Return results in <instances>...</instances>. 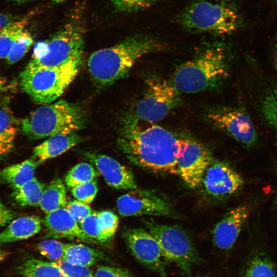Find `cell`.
<instances>
[{"label":"cell","mask_w":277,"mask_h":277,"mask_svg":"<svg viewBox=\"0 0 277 277\" xmlns=\"http://www.w3.org/2000/svg\"><path fill=\"white\" fill-rule=\"evenodd\" d=\"M82 138L75 133L52 135L33 150L32 157L38 164L58 156L79 144Z\"/></svg>","instance_id":"ac0fdd59"},{"label":"cell","mask_w":277,"mask_h":277,"mask_svg":"<svg viewBox=\"0 0 277 277\" xmlns=\"http://www.w3.org/2000/svg\"><path fill=\"white\" fill-rule=\"evenodd\" d=\"M67 203L65 185L61 179L55 178L45 187L39 206L47 214L65 207Z\"/></svg>","instance_id":"603a6c76"},{"label":"cell","mask_w":277,"mask_h":277,"mask_svg":"<svg viewBox=\"0 0 277 277\" xmlns=\"http://www.w3.org/2000/svg\"><path fill=\"white\" fill-rule=\"evenodd\" d=\"M126 244L134 258L141 264L166 277L165 259L155 237L143 228H129L122 234Z\"/></svg>","instance_id":"8fae6325"},{"label":"cell","mask_w":277,"mask_h":277,"mask_svg":"<svg viewBox=\"0 0 277 277\" xmlns=\"http://www.w3.org/2000/svg\"><path fill=\"white\" fill-rule=\"evenodd\" d=\"M84 40L80 27L68 24L51 37L37 43L26 67H59L82 60Z\"/></svg>","instance_id":"52a82bcc"},{"label":"cell","mask_w":277,"mask_h":277,"mask_svg":"<svg viewBox=\"0 0 277 277\" xmlns=\"http://www.w3.org/2000/svg\"><path fill=\"white\" fill-rule=\"evenodd\" d=\"M67 0H52V2L54 4H58L64 3Z\"/></svg>","instance_id":"bcb514c9"},{"label":"cell","mask_w":277,"mask_h":277,"mask_svg":"<svg viewBox=\"0 0 277 277\" xmlns=\"http://www.w3.org/2000/svg\"><path fill=\"white\" fill-rule=\"evenodd\" d=\"M14 272L24 277H67L56 263L33 258L16 266Z\"/></svg>","instance_id":"ffe728a7"},{"label":"cell","mask_w":277,"mask_h":277,"mask_svg":"<svg viewBox=\"0 0 277 277\" xmlns=\"http://www.w3.org/2000/svg\"><path fill=\"white\" fill-rule=\"evenodd\" d=\"M5 94H0V106L7 105L9 102V97L5 95Z\"/></svg>","instance_id":"ee69618b"},{"label":"cell","mask_w":277,"mask_h":277,"mask_svg":"<svg viewBox=\"0 0 277 277\" xmlns=\"http://www.w3.org/2000/svg\"><path fill=\"white\" fill-rule=\"evenodd\" d=\"M275 202H276V203L277 204V193H276V195L275 196Z\"/></svg>","instance_id":"7dc6e473"},{"label":"cell","mask_w":277,"mask_h":277,"mask_svg":"<svg viewBox=\"0 0 277 277\" xmlns=\"http://www.w3.org/2000/svg\"><path fill=\"white\" fill-rule=\"evenodd\" d=\"M85 115L82 108L64 100L42 106L22 120L23 134L31 140L57 134L75 133L84 127Z\"/></svg>","instance_id":"277c9868"},{"label":"cell","mask_w":277,"mask_h":277,"mask_svg":"<svg viewBox=\"0 0 277 277\" xmlns=\"http://www.w3.org/2000/svg\"><path fill=\"white\" fill-rule=\"evenodd\" d=\"M159 0H111L114 7L124 13L135 12L150 7Z\"/></svg>","instance_id":"836d02e7"},{"label":"cell","mask_w":277,"mask_h":277,"mask_svg":"<svg viewBox=\"0 0 277 277\" xmlns=\"http://www.w3.org/2000/svg\"><path fill=\"white\" fill-rule=\"evenodd\" d=\"M249 214L250 209L246 205L229 210L213 229L212 237L215 245L222 250L231 249Z\"/></svg>","instance_id":"2e32d148"},{"label":"cell","mask_w":277,"mask_h":277,"mask_svg":"<svg viewBox=\"0 0 277 277\" xmlns=\"http://www.w3.org/2000/svg\"><path fill=\"white\" fill-rule=\"evenodd\" d=\"M45 186L36 177L14 188L12 196L15 202L23 207L39 205Z\"/></svg>","instance_id":"d4e9b609"},{"label":"cell","mask_w":277,"mask_h":277,"mask_svg":"<svg viewBox=\"0 0 277 277\" xmlns=\"http://www.w3.org/2000/svg\"><path fill=\"white\" fill-rule=\"evenodd\" d=\"M56 263L67 277H94L87 266L72 263L64 259Z\"/></svg>","instance_id":"d590c367"},{"label":"cell","mask_w":277,"mask_h":277,"mask_svg":"<svg viewBox=\"0 0 277 277\" xmlns=\"http://www.w3.org/2000/svg\"><path fill=\"white\" fill-rule=\"evenodd\" d=\"M164 48L163 43L152 37L130 36L93 52L88 61V70L96 84L108 86L125 76L138 59Z\"/></svg>","instance_id":"7a4b0ae2"},{"label":"cell","mask_w":277,"mask_h":277,"mask_svg":"<svg viewBox=\"0 0 277 277\" xmlns=\"http://www.w3.org/2000/svg\"><path fill=\"white\" fill-rule=\"evenodd\" d=\"M15 217V213L8 208L0 200V227L9 224Z\"/></svg>","instance_id":"f35d334b"},{"label":"cell","mask_w":277,"mask_h":277,"mask_svg":"<svg viewBox=\"0 0 277 277\" xmlns=\"http://www.w3.org/2000/svg\"><path fill=\"white\" fill-rule=\"evenodd\" d=\"M99 175L98 172L90 164L78 163L73 167L66 175V185L72 188L78 185L91 181Z\"/></svg>","instance_id":"83f0119b"},{"label":"cell","mask_w":277,"mask_h":277,"mask_svg":"<svg viewBox=\"0 0 277 277\" xmlns=\"http://www.w3.org/2000/svg\"><path fill=\"white\" fill-rule=\"evenodd\" d=\"M244 277H277V275L272 261L260 253L250 260Z\"/></svg>","instance_id":"4316f807"},{"label":"cell","mask_w":277,"mask_h":277,"mask_svg":"<svg viewBox=\"0 0 277 277\" xmlns=\"http://www.w3.org/2000/svg\"><path fill=\"white\" fill-rule=\"evenodd\" d=\"M43 224L48 236L76 239L93 243L83 232L79 223L65 207L47 213Z\"/></svg>","instance_id":"e0dca14e"},{"label":"cell","mask_w":277,"mask_h":277,"mask_svg":"<svg viewBox=\"0 0 277 277\" xmlns=\"http://www.w3.org/2000/svg\"><path fill=\"white\" fill-rule=\"evenodd\" d=\"M38 164L32 159L7 166L0 170V181L13 189L20 187L34 177Z\"/></svg>","instance_id":"44dd1931"},{"label":"cell","mask_w":277,"mask_h":277,"mask_svg":"<svg viewBox=\"0 0 277 277\" xmlns=\"http://www.w3.org/2000/svg\"><path fill=\"white\" fill-rule=\"evenodd\" d=\"M98 191L96 181L93 180L71 188L73 196L77 200L86 204L91 203L95 197Z\"/></svg>","instance_id":"d6a6232c"},{"label":"cell","mask_w":277,"mask_h":277,"mask_svg":"<svg viewBox=\"0 0 277 277\" xmlns=\"http://www.w3.org/2000/svg\"><path fill=\"white\" fill-rule=\"evenodd\" d=\"M65 207L79 224L94 211L88 204L77 200L67 202Z\"/></svg>","instance_id":"8d00e7d4"},{"label":"cell","mask_w":277,"mask_h":277,"mask_svg":"<svg viewBox=\"0 0 277 277\" xmlns=\"http://www.w3.org/2000/svg\"><path fill=\"white\" fill-rule=\"evenodd\" d=\"M97 214L104 233L108 241L114 235L118 226L117 216L108 210L97 211Z\"/></svg>","instance_id":"e575fe53"},{"label":"cell","mask_w":277,"mask_h":277,"mask_svg":"<svg viewBox=\"0 0 277 277\" xmlns=\"http://www.w3.org/2000/svg\"><path fill=\"white\" fill-rule=\"evenodd\" d=\"M213 161L208 150L197 141L180 138L176 157L178 175L191 188L201 185L203 175Z\"/></svg>","instance_id":"30bf717a"},{"label":"cell","mask_w":277,"mask_h":277,"mask_svg":"<svg viewBox=\"0 0 277 277\" xmlns=\"http://www.w3.org/2000/svg\"><path fill=\"white\" fill-rule=\"evenodd\" d=\"M180 138L156 125L142 127L132 120L124 127L119 148L134 165L153 172L178 175Z\"/></svg>","instance_id":"6da1fadb"},{"label":"cell","mask_w":277,"mask_h":277,"mask_svg":"<svg viewBox=\"0 0 277 277\" xmlns=\"http://www.w3.org/2000/svg\"><path fill=\"white\" fill-rule=\"evenodd\" d=\"M261 109L266 121L277 131V88L265 95Z\"/></svg>","instance_id":"1f68e13d"},{"label":"cell","mask_w":277,"mask_h":277,"mask_svg":"<svg viewBox=\"0 0 277 277\" xmlns=\"http://www.w3.org/2000/svg\"><path fill=\"white\" fill-rule=\"evenodd\" d=\"M65 244L54 239H45L36 246L39 253L50 262L57 263L64 259Z\"/></svg>","instance_id":"4dcf8cb0"},{"label":"cell","mask_w":277,"mask_h":277,"mask_svg":"<svg viewBox=\"0 0 277 277\" xmlns=\"http://www.w3.org/2000/svg\"><path fill=\"white\" fill-rule=\"evenodd\" d=\"M82 60L59 67H26L20 74V86L38 104H50L60 97L79 72Z\"/></svg>","instance_id":"5b68a950"},{"label":"cell","mask_w":277,"mask_h":277,"mask_svg":"<svg viewBox=\"0 0 277 277\" xmlns=\"http://www.w3.org/2000/svg\"><path fill=\"white\" fill-rule=\"evenodd\" d=\"M9 255V252L0 248V263L3 262Z\"/></svg>","instance_id":"7bdbcfd3"},{"label":"cell","mask_w":277,"mask_h":277,"mask_svg":"<svg viewBox=\"0 0 277 277\" xmlns=\"http://www.w3.org/2000/svg\"><path fill=\"white\" fill-rule=\"evenodd\" d=\"M27 22L26 18H21L0 29L1 59H6L13 43L26 28Z\"/></svg>","instance_id":"484cf974"},{"label":"cell","mask_w":277,"mask_h":277,"mask_svg":"<svg viewBox=\"0 0 277 277\" xmlns=\"http://www.w3.org/2000/svg\"><path fill=\"white\" fill-rule=\"evenodd\" d=\"M94 275V277H134L125 269L104 265L96 268Z\"/></svg>","instance_id":"74e56055"},{"label":"cell","mask_w":277,"mask_h":277,"mask_svg":"<svg viewBox=\"0 0 277 277\" xmlns=\"http://www.w3.org/2000/svg\"><path fill=\"white\" fill-rule=\"evenodd\" d=\"M42 221L37 216H24L13 220L0 233V246L28 239L38 233Z\"/></svg>","instance_id":"d6986e66"},{"label":"cell","mask_w":277,"mask_h":277,"mask_svg":"<svg viewBox=\"0 0 277 277\" xmlns=\"http://www.w3.org/2000/svg\"><path fill=\"white\" fill-rule=\"evenodd\" d=\"M243 184L242 176L229 164L213 160L206 169L201 183L208 194L218 199L232 195Z\"/></svg>","instance_id":"5bb4252c"},{"label":"cell","mask_w":277,"mask_h":277,"mask_svg":"<svg viewBox=\"0 0 277 277\" xmlns=\"http://www.w3.org/2000/svg\"><path fill=\"white\" fill-rule=\"evenodd\" d=\"M33 42L31 33L25 28L12 45L6 59L7 63L12 65L19 61L29 50Z\"/></svg>","instance_id":"f1b7e54d"},{"label":"cell","mask_w":277,"mask_h":277,"mask_svg":"<svg viewBox=\"0 0 277 277\" xmlns=\"http://www.w3.org/2000/svg\"><path fill=\"white\" fill-rule=\"evenodd\" d=\"M18 129V121L7 105L0 106V155L13 148Z\"/></svg>","instance_id":"7402d4cb"},{"label":"cell","mask_w":277,"mask_h":277,"mask_svg":"<svg viewBox=\"0 0 277 277\" xmlns=\"http://www.w3.org/2000/svg\"><path fill=\"white\" fill-rule=\"evenodd\" d=\"M79 224L83 232L93 243H104L108 242L103 231L97 211H94L84 219Z\"/></svg>","instance_id":"f546056e"},{"label":"cell","mask_w":277,"mask_h":277,"mask_svg":"<svg viewBox=\"0 0 277 277\" xmlns=\"http://www.w3.org/2000/svg\"><path fill=\"white\" fill-rule=\"evenodd\" d=\"M228 71L225 49L212 47L181 65L171 83L179 92L197 93L216 86L227 77Z\"/></svg>","instance_id":"3957f363"},{"label":"cell","mask_w":277,"mask_h":277,"mask_svg":"<svg viewBox=\"0 0 277 277\" xmlns=\"http://www.w3.org/2000/svg\"><path fill=\"white\" fill-rule=\"evenodd\" d=\"M116 207L123 216H171L173 214L171 206L164 199L153 192L138 188L120 196Z\"/></svg>","instance_id":"4fadbf2b"},{"label":"cell","mask_w":277,"mask_h":277,"mask_svg":"<svg viewBox=\"0 0 277 277\" xmlns=\"http://www.w3.org/2000/svg\"><path fill=\"white\" fill-rule=\"evenodd\" d=\"M273 64L277 72V38L274 44L273 51Z\"/></svg>","instance_id":"b9f144b4"},{"label":"cell","mask_w":277,"mask_h":277,"mask_svg":"<svg viewBox=\"0 0 277 277\" xmlns=\"http://www.w3.org/2000/svg\"><path fill=\"white\" fill-rule=\"evenodd\" d=\"M14 87H15V85L13 82H9L0 74V94H5Z\"/></svg>","instance_id":"60d3db41"},{"label":"cell","mask_w":277,"mask_h":277,"mask_svg":"<svg viewBox=\"0 0 277 277\" xmlns=\"http://www.w3.org/2000/svg\"><path fill=\"white\" fill-rule=\"evenodd\" d=\"M145 225L157 241L165 261L174 263L184 275L190 276L192 267L201 262L194 245L186 232L175 226L146 220Z\"/></svg>","instance_id":"ba28073f"},{"label":"cell","mask_w":277,"mask_h":277,"mask_svg":"<svg viewBox=\"0 0 277 277\" xmlns=\"http://www.w3.org/2000/svg\"><path fill=\"white\" fill-rule=\"evenodd\" d=\"M180 21L185 28L216 35L235 32L240 17L228 3L218 0H197L183 11Z\"/></svg>","instance_id":"8992f818"},{"label":"cell","mask_w":277,"mask_h":277,"mask_svg":"<svg viewBox=\"0 0 277 277\" xmlns=\"http://www.w3.org/2000/svg\"><path fill=\"white\" fill-rule=\"evenodd\" d=\"M196 277H207V276H196Z\"/></svg>","instance_id":"c3c4849f"},{"label":"cell","mask_w":277,"mask_h":277,"mask_svg":"<svg viewBox=\"0 0 277 277\" xmlns=\"http://www.w3.org/2000/svg\"><path fill=\"white\" fill-rule=\"evenodd\" d=\"M208 120L245 147L254 145L258 134L250 117L237 108L220 107L207 113Z\"/></svg>","instance_id":"7c38bea8"},{"label":"cell","mask_w":277,"mask_h":277,"mask_svg":"<svg viewBox=\"0 0 277 277\" xmlns=\"http://www.w3.org/2000/svg\"><path fill=\"white\" fill-rule=\"evenodd\" d=\"M85 157L96 167L110 186L122 190L137 188L132 172L111 157L102 154L85 152Z\"/></svg>","instance_id":"9a60e30c"},{"label":"cell","mask_w":277,"mask_h":277,"mask_svg":"<svg viewBox=\"0 0 277 277\" xmlns=\"http://www.w3.org/2000/svg\"><path fill=\"white\" fill-rule=\"evenodd\" d=\"M64 259L72 263L89 267L106 260L101 251L81 244H65Z\"/></svg>","instance_id":"cb8c5ba5"},{"label":"cell","mask_w":277,"mask_h":277,"mask_svg":"<svg viewBox=\"0 0 277 277\" xmlns=\"http://www.w3.org/2000/svg\"><path fill=\"white\" fill-rule=\"evenodd\" d=\"M20 18L19 16L12 14L0 13V29Z\"/></svg>","instance_id":"ab89813d"},{"label":"cell","mask_w":277,"mask_h":277,"mask_svg":"<svg viewBox=\"0 0 277 277\" xmlns=\"http://www.w3.org/2000/svg\"><path fill=\"white\" fill-rule=\"evenodd\" d=\"M145 91L135 109V120L153 124L162 120L180 103L179 92L158 76L146 79Z\"/></svg>","instance_id":"9c48e42d"},{"label":"cell","mask_w":277,"mask_h":277,"mask_svg":"<svg viewBox=\"0 0 277 277\" xmlns=\"http://www.w3.org/2000/svg\"><path fill=\"white\" fill-rule=\"evenodd\" d=\"M10 1H12L13 2L17 3H25L27 2H28L31 0H9Z\"/></svg>","instance_id":"f6af8a7d"}]
</instances>
